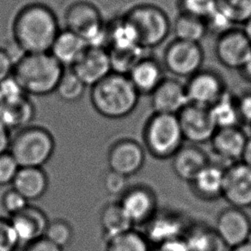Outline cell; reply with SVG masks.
<instances>
[{"mask_svg":"<svg viewBox=\"0 0 251 251\" xmlns=\"http://www.w3.org/2000/svg\"><path fill=\"white\" fill-rule=\"evenodd\" d=\"M60 30L54 11L41 3L24 6L12 24L13 39L24 53L49 52Z\"/></svg>","mask_w":251,"mask_h":251,"instance_id":"obj_1","label":"cell"},{"mask_svg":"<svg viewBox=\"0 0 251 251\" xmlns=\"http://www.w3.org/2000/svg\"><path fill=\"white\" fill-rule=\"evenodd\" d=\"M65 70L50 52L24 53L12 75L28 96L45 97L55 93Z\"/></svg>","mask_w":251,"mask_h":251,"instance_id":"obj_2","label":"cell"},{"mask_svg":"<svg viewBox=\"0 0 251 251\" xmlns=\"http://www.w3.org/2000/svg\"><path fill=\"white\" fill-rule=\"evenodd\" d=\"M140 95L126 75L112 73L91 87V105L105 118L118 120L131 115L139 103Z\"/></svg>","mask_w":251,"mask_h":251,"instance_id":"obj_3","label":"cell"},{"mask_svg":"<svg viewBox=\"0 0 251 251\" xmlns=\"http://www.w3.org/2000/svg\"><path fill=\"white\" fill-rule=\"evenodd\" d=\"M55 151V140L43 126L29 125L11 137L9 152L20 167L42 168Z\"/></svg>","mask_w":251,"mask_h":251,"instance_id":"obj_4","label":"cell"},{"mask_svg":"<svg viewBox=\"0 0 251 251\" xmlns=\"http://www.w3.org/2000/svg\"><path fill=\"white\" fill-rule=\"evenodd\" d=\"M144 146L157 159H169L184 145L177 115L153 113L143 130Z\"/></svg>","mask_w":251,"mask_h":251,"instance_id":"obj_5","label":"cell"},{"mask_svg":"<svg viewBox=\"0 0 251 251\" xmlns=\"http://www.w3.org/2000/svg\"><path fill=\"white\" fill-rule=\"evenodd\" d=\"M136 31L140 47L152 49L163 44L171 32L172 23L162 8L153 4H139L124 14Z\"/></svg>","mask_w":251,"mask_h":251,"instance_id":"obj_6","label":"cell"},{"mask_svg":"<svg viewBox=\"0 0 251 251\" xmlns=\"http://www.w3.org/2000/svg\"><path fill=\"white\" fill-rule=\"evenodd\" d=\"M66 28L84 39L89 47L107 49L108 28L94 4L78 0L71 4L64 16Z\"/></svg>","mask_w":251,"mask_h":251,"instance_id":"obj_7","label":"cell"},{"mask_svg":"<svg viewBox=\"0 0 251 251\" xmlns=\"http://www.w3.org/2000/svg\"><path fill=\"white\" fill-rule=\"evenodd\" d=\"M204 59L201 44L175 39L164 49L162 64L172 77L188 79L202 69Z\"/></svg>","mask_w":251,"mask_h":251,"instance_id":"obj_8","label":"cell"},{"mask_svg":"<svg viewBox=\"0 0 251 251\" xmlns=\"http://www.w3.org/2000/svg\"><path fill=\"white\" fill-rule=\"evenodd\" d=\"M185 141L193 145L210 142L217 127L208 107L188 102L177 115Z\"/></svg>","mask_w":251,"mask_h":251,"instance_id":"obj_9","label":"cell"},{"mask_svg":"<svg viewBox=\"0 0 251 251\" xmlns=\"http://www.w3.org/2000/svg\"><path fill=\"white\" fill-rule=\"evenodd\" d=\"M214 53L224 67L239 71L251 56V43L243 28L234 27L218 36Z\"/></svg>","mask_w":251,"mask_h":251,"instance_id":"obj_10","label":"cell"},{"mask_svg":"<svg viewBox=\"0 0 251 251\" xmlns=\"http://www.w3.org/2000/svg\"><path fill=\"white\" fill-rule=\"evenodd\" d=\"M188 101L211 107L227 91L226 81L217 71L202 68L185 82Z\"/></svg>","mask_w":251,"mask_h":251,"instance_id":"obj_11","label":"cell"},{"mask_svg":"<svg viewBox=\"0 0 251 251\" xmlns=\"http://www.w3.org/2000/svg\"><path fill=\"white\" fill-rule=\"evenodd\" d=\"M122 208L134 226H145L157 213V196L145 185L128 187L119 200Z\"/></svg>","mask_w":251,"mask_h":251,"instance_id":"obj_12","label":"cell"},{"mask_svg":"<svg viewBox=\"0 0 251 251\" xmlns=\"http://www.w3.org/2000/svg\"><path fill=\"white\" fill-rule=\"evenodd\" d=\"M107 159L108 170L128 178L143 167L146 161L145 148L136 140L121 139L112 144Z\"/></svg>","mask_w":251,"mask_h":251,"instance_id":"obj_13","label":"cell"},{"mask_svg":"<svg viewBox=\"0 0 251 251\" xmlns=\"http://www.w3.org/2000/svg\"><path fill=\"white\" fill-rule=\"evenodd\" d=\"M222 197L230 206L243 210L251 207V168L241 161L226 168Z\"/></svg>","mask_w":251,"mask_h":251,"instance_id":"obj_14","label":"cell"},{"mask_svg":"<svg viewBox=\"0 0 251 251\" xmlns=\"http://www.w3.org/2000/svg\"><path fill=\"white\" fill-rule=\"evenodd\" d=\"M215 230L229 249L244 244L251 238V220L244 210L230 206L217 217Z\"/></svg>","mask_w":251,"mask_h":251,"instance_id":"obj_15","label":"cell"},{"mask_svg":"<svg viewBox=\"0 0 251 251\" xmlns=\"http://www.w3.org/2000/svg\"><path fill=\"white\" fill-rule=\"evenodd\" d=\"M70 69L87 87H93L113 73L109 52L108 49L88 46Z\"/></svg>","mask_w":251,"mask_h":251,"instance_id":"obj_16","label":"cell"},{"mask_svg":"<svg viewBox=\"0 0 251 251\" xmlns=\"http://www.w3.org/2000/svg\"><path fill=\"white\" fill-rule=\"evenodd\" d=\"M151 99L154 113L168 115H177L189 102L184 82L174 77H165Z\"/></svg>","mask_w":251,"mask_h":251,"instance_id":"obj_17","label":"cell"},{"mask_svg":"<svg viewBox=\"0 0 251 251\" xmlns=\"http://www.w3.org/2000/svg\"><path fill=\"white\" fill-rule=\"evenodd\" d=\"M20 247H26L32 242L44 237L49 220L43 210L33 205L10 218Z\"/></svg>","mask_w":251,"mask_h":251,"instance_id":"obj_18","label":"cell"},{"mask_svg":"<svg viewBox=\"0 0 251 251\" xmlns=\"http://www.w3.org/2000/svg\"><path fill=\"white\" fill-rule=\"evenodd\" d=\"M249 137L240 126L217 129L210 140L212 150L220 161L229 164L240 162Z\"/></svg>","mask_w":251,"mask_h":251,"instance_id":"obj_19","label":"cell"},{"mask_svg":"<svg viewBox=\"0 0 251 251\" xmlns=\"http://www.w3.org/2000/svg\"><path fill=\"white\" fill-rule=\"evenodd\" d=\"M144 227V235L153 246L181 238L188 230L184 220L177 214L158 212Z\"/></svg>","mask_w":251,"mask_h":251,"instance_id":"obj_20","label":"cell"},{"mask_svg":"<svg viewBox=\"0 0 251 251\" xmlns=\"http://www.w3.org/2000/svg\"><path fill=\"white\" fill-rule=\"evenodd\" d=\"M164 66L152 56L145 55L134 66L127 77L141 96H151L165 78Z\"/></svg>","mask_w":251,"mask_h":251,"instance_id":"obj_21","label":"cell"},{"mask_svg":"<svg viewBox=\"0 0 251 251\" xmlns=\"http://www.w3.org/2000/svg\"><path fill=\"white\" fill-rule=\"evenodd\" d=\"M171 159L176 176L188 183L210 164L209 157L205 151L193 144L183 145Z\"/></svg>","mask_w":251,"mask_h":251,"instance_id":"obj_22","label":"cell"},{"mask_svg":"<svg viewBox=\"0 0 251 251\" xmlns=\"http://www.w3.org/2000/svg\"><path fill=\"white\" fill-rule=\"evenodd\" d=\"M11 185L28 202L35 201L48 191L49 176L42 168L20 167Z\"/></svg>","mask_w":251,"mask_h":251,"instance_id":"obj_23","label":"cell"},{"mask_svg":"<svg viewBox=\"0 0 251 251\" xmlns=\"http://www.w3.org/2000/svg\"><path fill=\"white\" fill-rule=\"evenodd\" d=\"M87 48L84 39L65 28L59 31L49 52L64 68L70 69Z\"/></svg>","mask_w":251,"mask_h":251,"instance_id":"obj_24","label":"cell"},{"mask_svg":"<svg viewBox=\"0 0 251 251\" xmlns=\"http://www.w3.org/2000/svg\"><path fill=\"white\" fill-rule=\"evenodd\" d=\"M226 167L210 163L196 176L190 184L196 196L205 201L222 197Z\"/></svg>","mask_w":251,"mask_h":251,"instance_id":"obj_25","label":"cell"},{"mask_svg":"<svg viewBox=\"0 0 251 251\" xmlns=\"http://www.w3.org/2000/svg\"><path fill=\"white\" fill-rule=\"evenodd\" d=\"M35 115V105L28 96L4 101L0 108V122L11 132V130L18 131L31 125Z\"/></svg>","mask_w":251,"mask_h":251,"instance_id":"obj_26","label":"cell"},{"mask_svg":"<svg viewBox=\"0 0 251 251\" xmlns=\"http://www.w3.org/2000/svg\"><path fill=\"white\" fill-rule=\"evenodd\" d=\"M100 222L104 240L133 228L119 201L105 204L101 211Z\"/></svg>","mask_w":251,"mask_h":251,"instance_id":"obj_27","label":"cell"},{"mask_svg":"<svg viewBox=\"0 0 251 251\" xmlns=\"http://www.w3.org/2000/svg\"><path fill=\"white\" fill-rule=\"evenodd\" d=\"M171 31L176 40L199 44L208 33L204 19L185 13H179L175 18Z\"/></svg>","mask_w":251,"mask_h":251,"instance_id":"obj_28","label":"cell"},{"mask_svg":"<svg viewBox=\"0 0 251 251\" xmlns=\"http://www.w3.org/2000/svg\"><path fill=\"white\" fill-rule=\"evenodd\" d=\"M183 238L189 251H225L227 248L215 229L206 226L198 225L188 228Z\"/></svg>","mask_w":251,"mask_h":251,"instance_id":"obj_29","label":"cell"},{"mask_svg":"<svg viewBox=\"0 0 251 251\" xmlns=\"http://www.w3.org/2000/svg\"><path fill=\"white\" fill-rule=\"evenodd\" d=\"M217 129L239 126L240 116L237 108V97L226 91L209 107Z\"/></svg>","mask_w":251,"mask_h":251,"instance_id":"obj_30","label":"cell"},{"mask_svg":"<svg viewBox=\"0 0 251 251\" xmlns=\"http://www.w3.org/2000/svg\"><path fill=\"white\" fill-rule=\"evenodd\" d=\"M108 49H131L140 47L133 25L124 17L107 26ZM142 48V47H141Z\"/></svg>","mask_w":251,"mask_h":251,"instance_id":"obj_31","label":"cell"},{"mask_svg":"<svg viewBox=\"0 0 251 251\" xmlns=\"http://www.w3.org/2000/svg\"><path fill=\"white\" fill-rule=\"evenodd\" d=\"M105 251H151L150 243L143 232L131 229L105 240Z\"/></svg>","mask_w":251,"mask_h":251,"instance_id":"obj_32","label":"cell"},{"mask_svg":"<svg viewBox=\"0 0 251 251\" xmlns=\"http://www.w3.org/2000/svg\"><path fill=\"white\" fill-rule=\"evenodd\" d=\"M111 60L112 72L128 75L137 63L146 55L141 47L131 49H108Z\"/></svg>","mask_w":251,"mask_h":251,"instance_id":"obj_33","label":"cell"},{"mask_svg":"<svg viewBox=\"0 0 251 251\" xmlns=\"http://www.w3.org/2000/svg\"><path fill=\"white\" fill-rule=\"evenodd\" d=\"M86 85L71 69H66L59 80L55 93L62 101L75 102L83 98Z\"/></svg>","mask_w":251,"mask_h":251,"instance_id":"obj_34","label":"cell"},{"mask_svg":"<svg viewBox=\"0 0 251 251\" xmlns=\"http://www.w3.org/2000/svg\"><path fill=\"white\" fill-rule=\"evenodd\" d=\"M217 7L235 26L251 18V0H217Z\"/></svg>","mask_w":251,"mask_h":251,"instance_id":"obj_35","label":"cell"},{"mask_svg":"<svg viewBox=\"0 0 251 251\" xmlns=\"http://www.w3.org/2000/svg\"><path fill=\"white\" fill-rule=\"evenodd\" d=\"M44 237L64 250L74 240V227L64 219L49 220Z\"/></svg>","mask_w":251,"mask_h":251,"instance_id":"obj_36","label":"cell"},{"mask_svg":"<svg viewBox=\"0 0 251 251\" xmlns=\"http://www.w3.org/2000/svg\"><path fill=\"white\" fill-rule=\"evenodd\" d=\"M180 13L206 19L216 11L217 0H178Z\"/></svg>","mask_w":251,"mask_h":251,"instance_id":"obj_37","label":"cell"},{"mask_svg":"<svg viewBox=\"0 0 251 251\" xmlns=\"http://www.w3.org/2000/svg\"><path fill=\"white\" fill-rule=\"evenodd\" d=\"M1 204L4 212L10 217H12L25 209L29 205V202L11 187L3 194Z\"/></svg>","mask_w":251,"mask_h":251,"instance_id":"obj_38","label":"cell"},{"mask_svg":"<svg viewBox=\"0 0 251 251\" xmlns=\"http://www.w3.org/2000/svg\"><path fill=\"white\" fill-rule=\"evenodd\" d=\"M19 247L11 220L0 217V251H17Z\"/></svg>","mask_w":251,"mask_h":251,"instance_id":"obj_39","label":"cell"},{"mask_svg":"<svg viewBox=\"0 0 251 251\" xmlns=\"http://www.w3.org/2000/svg\"><path fill=\"white\" fill-rule=\"evenodd\" d=\"M19 169V164L9 151L0 154V186L11 184Z\"/></svg>","mask_w":251,"mask_h":251,"instance_id":"obj_40","label":"cell"},{"mask_svg":"<svg viewBox=\"0 0 251 251\" xmlns=\"http://www.w3.org/2000/svg\"><path fill=\"white\" fill-rule=\"evenodd\" d=\"M103 186L109 195L121 196L128 188L127 177L108 170L103 176Z\"/></svg>","mask_w":251,"mask_h":251,"instance_id":"obj_41","label":"cell"},{"mask_svg":"<svg viewBox=\"0 0 251 251\" xmlns=\"http://www.w3.org/2000/svg\"><path fill=\"white\" fill-rule=\"evenodd\" d=\"M205 23H206L207 31L213 32L218 36L225 32L230 30V28L236 27L229 20V18H226V15H224L218 9L213 13L210 15L208 18L205 19Z\"/></svg>","mask_w":251,"mask_h":251,"instance_id":"obj_42","label":"cell"},{"mask_svg":"<svg viewBox=\"0 0 251 251\" xmlns=\"http://www.w3.org/2000/svg\"><path fill=\"white\" fill-rule=\"evenodd\" d=\"M0 96L2 101H11L15 99L23 98L25 96H28L25 93L24 89L21 87L17 79L11 75L4 81L0 83Z\"/></svg>","mask_w":251,"mask_h":251,"instance_id":"obj_43","label":"cell"},{"mask_svg":"<svg viewBox=\"0 0 251 251\" xmlns=\"http://www.w3.org/2000/svg\"><path fill=\"white\" fill-rule=\"evenodd\" d=\"M237 108L241 122L251 126V92H245L237 97Z\"/></svg>","mask_w":251,"mask_h":251,"instance_id":"obj_44","label":"cell"},{"mask_svg":"<svg viewBox=\"0 0 251 251\" xmlns=\"http://www.w3.org/2000/svg\"><path fill=\"white\" fill-rule=\"evenodd\" d=\"M15 61L11 54L0 48V83L13 74Z\"/></svg>","mask_w":251,"mask_h":251,"instance_id":"obj_45","label":"cell"},{"mask_svg":"<svg viewBox=\"0 0 251 251\" xmlns=\"http://www.w3.org/2000/svg\"><path fill=\"white\" fill-rule=\"evenodd\" d=\"M25 251H64L47 237H42L25 247Z\"/></svg>","mask_w":251,"mask_h":251,"instance_id":"obj_46","label":"cell"},{"mask_svg":"<svg viewBox=\"0 0 251 251\" xmlns=\"http://www.w3.org/2000/svg\"><path fill=\"white\" fill-rule=\"evenodd\" d=\"M151 251H189V250L184 238L181 237L175 240L169 241L157 246H153Z\"/></svg>","mask_w":251,"mask_h":251,"instance_id":"obj_47","label":"cell"},{"mask_svg":"<svg viewBox=\"0 0 251 251\" xmlns=\"http://www.w3.org/2000/svg\"><path fill=\"white\" fill-rule=\"evenodd\" d=\"M11 131L0 122V154L7 152L11 146Z\"/></svg>","mask_w":251,"mask_h":251,"instance_id":"obj_48","label":"cell"},{"mask_svg":"<svg viewBox=\"0 0 251 251\" xmlns=\"http://www.w3.org/2000/svg\"><path fill=\"white\" fill-rule=\"evenodd\" d=\"M238 72L244 79L251 83V54Z\"/></svg>","mask_w":251,"mask_h":251,"instance_id":"obj_49","label":"cell"},{"mask_svg":"<svg viewBox=\"0 0 251 251\" xmlns=\"http://www.w3.org/2000/svg\"><path fill=\"white\" fill-rule=\"evenodd\" d=\"M241 162H243L244 164H246L248 167L251 169V137H249L248 139L246 147L244 149V154L242 156Z\"/></svg>","mask_w":251,"mask_h":251,"instance_id":"obj_50","label":"cell"},{"mask_svg":"<svg viewBox=\"0 0 251 251\" xmlns=\"http://www.w3.org/2000/svg\"><path fill=\"white\" fill-rule=\"evenodd\" d=\"M230 251H251V238L244 244L230 249Z\"/></svg>","mask_w":251,"mask_h":251,"instance_id":"obj_51","label":"cell"},{"mask_svg":"<svg viewBox=\"0 0 251 251\" xmlns=\"http://www.w3.org/2000/svg\"><path fill=\"white\" fill-rule=\"evenodd\" d=\"M243 26H244L243 30H244L245 35H246L251 43V18Z\"/></svg>","mask_w":251,"mask_h":251,"instance_id":"obj_52","label":"cell"},{"mask_svg":"<svg viewBox=\"0 0 251 251\" xmlns=\"http://www.w3.org/2000/svg\"><path fill=\"white\" fill-rule=\"evenodd\" d=\"M2 104H3V101H2V98H1V96H0V108L2 107Z\"/></svg>","mask_w":251,"mask_h":251,"instance_id":"obj_53","label":"cell"}]
</instances>
